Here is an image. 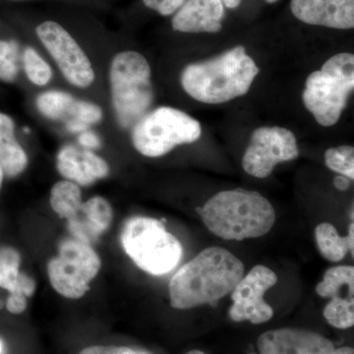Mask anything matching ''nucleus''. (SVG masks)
Here are the masks:
<instances>
[{"instance_id":"f257e3e1","label":"nucleus","mask_w":354,"mask_h":354,"mask_svg":"<svg viewBox=\"0 0 354 354\" xmlns=\"http://www.w3.org/2000/svg\"><path fill=\"white\" fill-rule=\"evenodd\" d=\"M245 272L242 261L221 247H209L183 265L169 286L172 308L215 304L234 290Z\"/></svg>"},{"instance_id":"f03ea898","label":"nucleus","mask_w":354,"mask_h":354,"mask_svg":"<svg viewBox=\"0 0 354 354\" xmlns=\"http://www.w3.org/2000/svg\"><path fill=\"white\" fill-rule=\"evenodd\" d=\"M84 16L32 14L28 27L66 83L77 90H88L97 72L82 41Z\"/></svg>"},{"instance_id":"7ed1b4c3","label":"nucleus","mask_w":354,"mask_h":354,"mask_svg":"<svg viewBox=\"0 0 354 354\" xmlns=\"http://www.w3.org/2000/svg\"><path fill=\"white\" fill-rule=\"evenodd\" d=\"M259 71L245 48L239 46L207 62L186 66L181 85L198 102L223 104L245 95Z\"/></svg>"},{"instance_id":"20e7f679","label":"nucleus","mask_w":354,"mask_h":354,"mask_svg":"<svg viewBox=\"0 0 354 354\" xmlns=\"http://www.w3.org/2000/svg\"><path fill=\"white\" fill-rule=\"evenodd\" d=\"M203 223L223 241H242L264 236L276 223L271 202L256 191H221L201 209Z\"/></svg>"},{"instance_id":"39448f33","label":"nucleus","mask_w":354,"mask_h":354,"mask_svg":"<svg viewBox=\"0 0 354 354\" xmlns=\"http://www.w3.org/2000/svg\"><path fill=\"white\" fill-rule=\"evenodd\" d=\"M108 86L114 121L120 129H131L155 99L150 64L139 51H116L109 60Z\"/></svg>"},{"instance_id":"423d86ee","label":"nucleus","mask_w":354,"mask_h":354,"mask_svg":"<svg viewBox=\"0 0 354 354\" xmlns=\"http://www.w3.org/2000/svg\"><path fill=\"white\" fill-rule=\"evenodd\" d=\"M121 245L134 264L153 276L176 269L183 256L178 239L164 223L149 216H132L123 225Z\"/></svg>"},{"instance_id":"0eeeda50","label":"nucleus","mask_w":354,"mask_h":354,"mask_svg":"<svg viewBox=\"0 0 354 354\" xmlns=\"http://www.w3.org/2000/svg\"><path fill=\"white\" fill-rule=\"evenodd\" d=\"M354 88V55L337 53L310 74L302 99L319 124L330 127L341 118Z\"/></svg>"},{"instance_id":"6e6552de","label":"nucleus","mask_w":354,"mask_h":354,"mask_svg":"<svg viewBox=\"0 0 354 354\" xmlns=\"http://www.w3.org/2000/svg\"><path fill=\"white\" fill-rule=\"evenodd\" d=\"M130 131L137 152L147 158H160L176 147L196 142L202 129L199 121L180 109L162 106L150 109Z\"/></svg>"},{"instance_id":"1a4fd4ad","label":"nucleus","mask_w":354,"mask_h":354,"mask_svg":"<svg viewBox=\"0 0 354 354\" xmlns=\"http://www.w3.org/2000/svg\"><path fill=\"white\" fill-rule=\"evenodd\" d=\"M101 267V258L92 246L72 237L64 239L58 247V255L48 261V279L58 295L79 299L87 293Z\"/></svg>"},{"instance_id":"9d476101","label":"nucleus","mask_w":354,"mask_h":354,"mask_svg":"<svg viewBox=\"0 0 354 354\" xmlns=\"http://www.w3.org/2000/svg\"><path fill=\"white\" fill-rule=\"evenodd\" d=\"M299 155L297 138L283 127H261L254 131L242 160L249 176L266 178L277 165L297 160Z\"/></svg>"},{"instance_id":"9b49d317","label":"nucleus","mask_w":354,"mask_h":354,"mask_svg":"<svg viewBox=\"0 0 354 354\" xmlns=\"http://www.w3.org/2000/svg\"><path fill=\"white\" fill-rule=\"evenodd\" d=\"M278 283L276 272L263 265H257L242 277L232 291V304L228 315L234 322H249L254 325L267 323L274 316V310L265 300V295Z\"/></svg>"},{"instance_id":"f8f14e48","label":"nucleus","mask_w":354,"mask_h":354,"mask_svg":"<svg viewBox=\"0 0 354 354\" xmlns=\"http://www.w3.org/2000/svg\"><path fill=\"white\" fill-rule=\"evenodd\" d=\"M55 167L65 180L72 181L80 187L93 185L111 174V167L106 158L95 151L72 143L60 147L55 158Z\"/></svg>"},{"instance_id":"ddd939ff","label":"nucleus","mask_w":354,"mask_h":354,"mask_svg":"<svg viewBox=\"0 0 354 354\" xmlns=\"http://www.w3.org/2000/svg\"><path fill=\"white\" fill-rule=\"evenodd\" d=\"M261 354H334L335 346L312 330L283 328L268 330L257 342Z\"/></svg>"},{"instance_id":"4468645a","label":"nucleus","mask_w":354,"mask_h":354,"mask_svg":"<svg viewBox=\"0 0 354 354\" xmlns=\"http://www.w3.org/2000/svg\"><path fill=\"white\" fill-rule=\"evenodd\" d=\"M290 8L306 24L339 30L354 27V0H291Z\"/></svg>"},{"instance_id":"2eb2a0df","label":"nucleus","mask_w":354,"mask_h":354,"mask_svg":"<svg viewBox=\"0 0 354 354\" xmlns=\"http://www.w3.org/2000/svg\"><path fill=\"white\" fill-rule=\"evenodd\" d=\"M225 6L223 0H186L171 19L174 32L183 34L218 32L223 26Z\"/></svg>"},{"instance_id":"dca6fc26","label":"nucleus","mask_w":354,"mask_h":354,"mask_svg":"<svg viewBox=\"0 0 354 354\" xmlns=\"http://www.w3.org/2000/svg\"><path fill=\"white\" fill-rule=\"evenodd\" d=\"M113 218L111 203L106 198L95 195L83 201L76 215L67 221L72 237L91 244L108 230Z\"/></svg>"},{"instance_id":"f3484780","label":"nucleus","mask_w":354,"mask_h":354,"mask_svg":"<svg viewBox=\"0 0 354 354\" xmlns=\"http://www.w3.org/2000/svg\"><path fill=\"white\" fill-rule=\"evenodd\" d=\"M0 165L9 178L21 176L29 165L28 153L16 134L15 120L2 111H0Z\"/></svg>"},{"instance_id":"a211bd4d","label":"nucleus","mask_w":354,"mask_h":354,"mask_svg":"<svg viewBox=\"0 0 354 354\" xmlns=\"http://www.w3.org/2000/svg\"><path fill=\"white\" fill-rule=\"evenodd\" d=\"M315 239L319 252L330 262L337 263L346 257V254L354 255V225L351 223L348 234L342 237L337 228L329 223H322L315 228Z\"/></svg>"},{"instance_id":"6ab92c4d","label":"nucleus","mask_w":354,"mask_h":354,"mask_svg":"<svg viewBox=\"0 0 354 354\" xmlns=\"http://www.w3.org/2000/svg\"><path fill=\"white\" fill-rule=\"evenodd\" d=\"M77 97L62 88H48L35 97L37 113L50 122H62L68 120Z\"/></svg>"},{"instance_id":"aec40b11","label":"nucleus","mask_w":354,"mask_h":354,"mask_svg":"<svg viewBox=\"0 0 354 354\" xmlns=\"http://www.w3.org/2000/svg\"><path fill=\"white\" fill-rule=\"evenodd\" d=\"M21 69L29 83L37 88L48 87L55 77L53 65L32 44H23Z\"/></svg>"},{"instance_id":"412c9836","label":"nucleus","mask_w":354,"mask_h":354,"mask_svg":"<svg viewBox=\"0 0 354 354\" xmlns=\"http://www.w3.org/2000/svg\"><path fill=\"white\" fill-rule=\"evenodd\" d=\"M82 203V189L72 181L62 179L51 187L50 205L59 218L69 220L76 215Z\"/></svg>"},{"instance_id":"4be33fe9","label":"nucleus","mask_w":354,"mask_h":354,"mask_svg":"<svg viewBox=\"0 0 354 354\" xmlns=\"http://www.w3.org/2000/svg\"><path fill=\"white\" fill-rule=\"evenodd\" d=\"M348 291L354 295V268L353 266H335L324 274L323 281L316 286V292L323 298L342 297Z\"/></svg>"},{"instance_id":"5701e85b","label":"nucleus","mask_w":354,"mask_h":354,"mask_svg":"<svg viewBox=\"0 0 354 354\" xmlns=\"http://www.w3.org/2000/svg\"><path fill=\"white\" fill-rule=\"evenodd\" d=\"M23 44L17 38H0V81L13 84L19 78Z\"/></svg>"},{"instance_id":"b1692460","label":"nucleus","mask_w":354,"mask_h":354,"mask_svg":"<svg viewBox=\"0 0 354 354\" xmlns=\"http://www.w3.org/2000/svg\"><path fill=\"white\" fill-rule=\"evenodd\" d=\"M20 265L19 251L11 246L0 247V288L6 290L9 293L18 292L24 295L19 288Z\"/></svg>"},{"instance_id":"393cba45","label":"nucleus","mask_w":354,"mask_h":354,"mask_svg":"<svg viewBox=\"0 0 354 354\" xmlns=\"http://www.w3.org/2000/svg\"><path fill=\"white\" fill-rule=\"evenodd\" d=\"M324 318L335 329L346 330L354 325V299L349 297L332 298L324 308Z\"/></svg>"},{"instance_id":"a878e982","label":"nucleus","mask_w":354,"mask_h":354,"mask_svg":"<svg viewBox=\"0 0 354 354\" xmlns=\"http://www.w3.org/2000/svg\"><path fill=\"white\" fill-rule=\"evenodd\" d=\"M325 164L330 171L337 172L346 178L354 179V148L339 146L330 148L325 153Z\"/></svg>"},{"instance_id":"bb28decb","label":"nucleus","mask_w":354,"mask_h":354,"mask_svg":"<svg viewBox=\"0 0 354 354\" xmlns=\"http://www.w3.org/2000/svg\"><path fill=\"white\" fill-rule=\"evenodd\" d=\"M69 118H74L86 127L94 128L104 121V111L101 104L97 102L77 97Z\"/></svg>"},{"instance_id":"cd10ccee","label":"nucleus","mask_w":354,"mask_h":354,"mask_svg":"<svg viewBox=\"0 0 354 354\" xmlns=\"http://www.w3.org/2000/svg\"><path fill=\"white\" fill-rule=\"evenodd\" d=\"M142 4L149 10L155 11L158 15L169 17L183 7L186 0H141Z\"/></svg>"},{"instance_id":"c85d7f7f","label":"nucleus","mask_w":354,"mask_h":354,"mask_svg":"<svg viewBox=\"0 0 354 354\" xmlns=\"http://www.w3.org/2000/svg\"><path fill=\"white\" fill-rule=\"evenodd\" d=\"M79 354H150L128 346H92L84 348Z\"/></svg>"},{"instance_id":"c756f323","label":"nucleus","mask_w":354,"mask_h":354,"mask_svg":"<svg viewBox=\"0 0 354 354\" xmlns=\"http://www.w3.org/2000/svg\"><path fill=\"white\" fill-rule=\"evenodd\" d=\"M77 145L87 150H99L102 146V140L99 133L95 131L94 128H88L80 134L77 135Z\"/></svg>"},{"instance_id":"7c9ffc66","label":"nucleus","mask_w":354,"mask_h":354,"mask_svg":"<svg viewBox=\"0 0 354 354\" xmlns=\"http://www.w3.org/2000/svg\"><path fill=\"white\" fill-rule=\"evenodd\" d=\"M27 297L22 293L13 292L9 293V297L6 300V309L10 313L19 315L27 309Z\"/></svg>"},{"instance_id":"2f4dec72","label":"nucleus","mask_w":354,"mask_h":354,"mask_svg":"<svg viewBox=\"0 0 354 354\" xmlns=\"http://www.w3.org/2000/svg\"><path fill=\"white\" fill-rule=\"evenodd\" d=\"M9 1L26 2L36 1V0H9ZM55 1L64 2V3L70 4V6H85L95 9H106L109 7L108 3L101 1V0H55Z\"/></svg>"},{"instance_id":"473e14b6","label":"nucleus","mask_w":354,"mask_h":354,"mask_svg":"<svg viewBox=\"0 0 354 354\" xmlns=\"http://www.w3.org/2000/svg\"><path fill=\"white\" fill-rule=\"evenodd\" d=\"M64 127L65 131L68 133V134L75 135V136L90 128L86 127V125L81 123L80 121L74 120V118H68V120H65Z\"/></svg>"},{"instance_id":"72a5a7b5","label":"nucleus","mask_w":354,"mask_h":354,"mask_svg":"<svg viewBox=\"0 0 354 354\" xmlns=\"http://www.w3.org/2000/svg\"><path fill=\"white\" fill-rule=\"evenodd\" d=\"M223 6L228 8H236L241 3V0H223Z\"/></svg>"},{"instance_id":"f704fd0d","label":"nucleus","mask_w":354,"mask_h":354,"mask_svg":"<svg viewBox=\"0 0 354 354\" xmlns=\"http://www.w3.org/2000/svg\"><path fill=\"white\" fill-rule=\"evenodd\" d=\"M334 354H354V349L349 346H344V348L335 349Z\"/></svg>"},{"instance_id":"c9c22d12","label":"nucleus","mask_w":354,"mask_h":354,"mask_svg":"<svg viewBox=\"0 0 354 354\" xmlns=\"http://www.w3.org/2000/svg\"><path fill=\"white\" fill-rule=\"evenodd\" d=\"M4 177H6V174H4L3 169L0 165V194H1L2 186H3Z\"/></svg>"},{"instance_id":"e433bc0d","label":"nucleus","mask_w":354,"mask_h":354,"mask_svg":"<svg viewBox=\"0 0 354 354\" xmlns=\"http://www.w3.org/2000/svg\"><path fill=\"white\" fill-rule=\"evenodd\" d=\"M186 354H207V353H203V351H197V349H194V351H188V353Z\"/></svg>"},{"instance_id":"4c0bfd02","label":"nucleus","mask_w":354,"mask_h":354,"mask_svg":"<svg viewBox=\"0 0 354 354\" xmlns=\"http://www.w3.org/2000/svg\"><path fill=\"white\" fill-rule=\"evenodd\" d=\"M2 351H3V344H2L1 341H0V354H2Z\"/></svg>"},{"instance_id":"58836bf2","label":"nucleus","mask_w":354,"mask_h":354,"mask_svg":"<svg viewBox=\"0 0 354 354\" xmlns=\"http://www.w3.org/2000/svg\"><path fill=\"white\" fill-rule=\"evenodd\" d=\"M269 3H274V2L279 1V0H267Z\"/></svg>"},{"instance_id":"ea45409f","label":"nucleus","mask_w":354,"mask_h":354,"mask_svg":"<svg viewBox=\"0 0 354 354\" xmlns=\"http://www.w3.org/2000/svg\"><path fill=\"white\" fill-rule=\"evenodd\" d=\"M2 307H3V302L0 301V309H1Z\"/></svg>"},{"instance_id":"a19ab883","label":"nucleus","mask_w":354,"mask_h":354,"mask_svg":"<svg viewBox=\"0 0 354 354\" xmlns=\"http://www.w3.org/2000/svg\"><path fill=\"white\" fill-rule=\"evenodd\" d=\"M101 1L106 2V3H108V2H106V0H101Z\"/></svg>"}]
</instances>
